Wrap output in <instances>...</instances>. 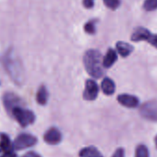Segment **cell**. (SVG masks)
<instances>
[{
  "instance_id": "obj_26",
  "label": "cell",
  "mask_w": 157,
  "mask_h": 157,
  "mask_svg": "<svg viewBox=\"0 0 157 157\" xmlns=\"http://www.w3.org/2000/svg\"><path fill=\"white\" fill-rule=\"evenodd\" d=\"M155 145H156V147H157V136L155 137Z\"/></svg>"
},
{
  "instance_id": "obj_6",
  "label": "cell",
  "mask_w": 157,
  "mask_h": 157,
  "mask_svg": "<svg viewBox=\"0 0 157 157\" xmlns=\"http://www.w3.org/2000/svg\"><path fill=\"white\" fill-rule=\"evenodd\" d=\"M99 93V87L97 83L93 80H87L85 84V90L83 92V98L88 101L95 100Z\"/></svg>"
},
{
  "instance_id": "obj_20",
  "label": "cell",
  "mask_w": 157,
  "mask_h": 157,
  "mask_svg": "<svg viewBox=\"0 0 157 157\" xmlns=\"http://www.w3.org/2000/svg\"><path fill=\"white\" fill-rule=\"evenodd\" d=\"M103 1L110 10H117L120 5V0H103Z\"/></svg>"
},
{
  "instance_id": "obj_10",
  "label": "cell",
  "mask_w": 157,
  "mask_h": 157,
  "mask_svg": "<svg viewBox=\"0 0 157 157\" xmlns=\"http://www.w3.org/2000/svg\"><path fill=\"white\" fill-rule=\"evenodd\" d=\"M151 33L149 30L142 28V27H139L137 28L134 33L131 35V41L133 42H140V41H148V39L151 36Z\"/></svg>"
},
{
  "instance_id": "obj_9",
  "label": "cell",
  "mask_w": 157,
  "mask_h": 157,
  "mask_svg": "<svg viewBox=\"0 0 157 157\" xmlns=\"http://www.w3.org/2000/svg\"><path fill=\"white\" fill-rule=\"evenodd\" d=\"M117 101L123 106L128 108H134L139 105V99L136 96L130 94H120L117 96Z\"/></svg>"
},
{
  "instance_id": "obj_24",
  "label": "cell",
  "mask_w": 157,
  "mask_h": 157,
  "mask_svg": "<svg viewBox=\"0 0 157 157\" xmlns=\"http://www.w3.org/2000/svg\"><path fill=\"white\" fill-rule=\"evenodd\" d=\"M0 157H17V155H16V153H14L12 151H6V152H4Z\"/></svg>"
},
{
  "instance_id": "obj_27",
  "label": "cell",
  "mask_w": 157,
  "mask_h": 157,
  "mask_svg": "<svg viewBox=\"0 0 157 157\" xmlns=\"http://www.w3.org/2000/svg\"><path fill=\"white\" fill-rule=\"evenodd\" d=\"M2 151V150H1V148H0V152H1Z\"/></svg>"
},
{
  "instance_id": "obj_14",
  "label": "cell",
  "mask_w": 157,
  "mask_h": 157,
  "mask_svg": "<svg viewBox=\"0 0 157 157\" xmlns=\"http://www.w3.org/2000/svg\"><path fill=\"white\" fill-rule=\"evenodd\" d=\"M80 157H103V155L97 148L89 146L81 150Z\"/></svg>"
},
{
  "instance_id": "obj_12",
  "label": "cell",
  "mask_w": 157,
  "mask_h": 157,
  "mask_svg": "<svg viewBox=\"0 0 157 157\" xmlns=\"http://www.w3.org/2000/svg\"><path fill=\"white\" fill-rule=\"evenodd\" d=\"M101 87H102V90H103L104 94H106V95H112L115 93V90H116L115 82L109 78H104L103 82H102V84H101Z\"/></svg>"
},
{
  "instance_id": "obj_11",
  "label": "cell",
  "mask_w": 157,
  "mask_h": 157,
  "mask_svg": "<svg viewBox=\"0 0 157 157\" xmlns=\"http://www.w3.org/2000/svg\"><path fill=\"white\" fill-rule=\"evenodd\" d=\"M117 52L114 49H112V48L108 49L106 55L103 58V67H106V68L112 67L115 64V62L117 61Z\"/></svg>"
},
{
  "instance_id": "obj_15",
  "label": "cell",
  "mask_w": 157,
  "mask_h": 157,
  "mask_svg": "<svg viewBox=\"0 0 157 157\" xmlns=\"http://www.w3.org/2000/svg\"><path fill=\"white\" fill-rule=\"evenodd\" d=\"M0 148H1L2 151H4V152L11 151L12 144H11L10 139L5 133L0 134Z\"/></svg>"
},
{
  "instance_id": "obj_16",
  "label": "cell",
  "mask_w": 157,
  "mask_h": 157,
  "mask_svg": "<svg viewBox=\"0 0 157 157\" xmlns=\"http://www.w3.org/2000/svg\"><path fill=\"white\" fill-rule=\"evenodd\" d=\"M48 100V91L45 86H41L36 94V101L41 105H44Z\"/></svg>"
},
{
  "instance_id": "obj_1",
  "label": "cell",
  "mask_w": 157,
  "mask_h": 157,
  "mask_svg": "<svg viewBox=\"0 0 157 157\" xmlns=\"http://www.w3.org/2000/svg\"><path fill=\"white\" fill-rule=\"evenodd\" d=\"M84 67L87 72L94 78H99L104 75V67L102 55L99 51L91 49L88 50L83 57Z\"/></svg>"
},
{
  "instance_id": "obj_2",
  "label": "cell",
  "mask_w": 157,
  "mask_h": 157,
  "mask_svg": "<svg viewBox=\"0 0 157 157\" xmlns=\"http://www.w3.org/2000/svg\"><path fill=\"white\" fill-rule=\"evenodd\" d=\"M5 66L15 82H19L22 81V67L20 61L15 56L8 55L5 58Z\"/></svg>"
},
{
  "instance_id": "obj_4",
  "label": "cell",
  "mask_w": 157,
  "mask_h": 157,
  "mask_svg": "<svg viewBox=\"0 0 157 157\" xmlns=\"http://www.w3.org/2000/svg\"><path fill=\"white\" fill-rule=\"evenodd\" d=\"M36 142H37V139L34 136L31 134L23 133V134H20L16 138V140L12 144V147L15 150H23L35 145Z\"/></svg>"
},
{
  "instance_id": "obj_18",
  "label": "cell",
  "mask_w": 157,
  "mask_h": 157,
  "mask_svg": "<svg viewBox=\"0 0 157 157\" xmlns=\"http://www.w3.org/2000/svg\"><path fill=\"white\" fill-rule=\"evenodd\" d=\"M143 9L146 11H152L157 10V0H145L143 3Z\"/></svg>"
},
{
  "instance_id": "obj_5",
  "label": "cell",
  "mask_w": 157,
  "mask_h": 157,
  "mask_svg": "<svg viewBox=\"0 0 157 157\" xmlns=\"http://www.w3.org/2000/svg\"><path fill=\"white\" fill-rule=\"evenodd\" d=\"M140 113L147 120L157 122V102L150 101L141 105Z\"/></svg>"
},
{
  "instance_id": "obj_23",
  "label": "cell",
  "mask_w": 157,
  "mask_h": 157,
  "mask_svg": "<svg viewBox=\"0 0 157 157\" xmlns=\"http://www.w3.org/2000/svg\"><path fill=\"white\" fill-rule=\"evenodd\" d=\"M94 4V0H83V6L86 9H92Z\"/></svg>"
},
{
  "instance_id": "obj_7",
  "label": "cell",
  "mask_w": 157,
  "mask_h": 157,
  "mask_svg": "<svg viewBox=\"0 0 157 157\" xmlns=\"http://www.w3.org/2000/svg\"><path fill=\"white\" fill-rule=\"evenodd\" d=\"M3 101H4L5 108L7 109L8 113H10V115H11L12 110L14 108L18 107V106H21V99L16 94H14L12 93H7V94H5L4 98H3Z\"/></svg>"
},
{
  "instance_id": "obj_17",
  "label": "cell",
  "mask_w": 157,
  "mask_h": 157,
  "mask_svg": "<svg viewBox=\"0 0 157 157\" xmlns=\"http://www.w3.org/2000/svg\"><path fill=\"white\" fill-rule=\"evenodd\" d=\"M135 157H149V151L145 145H139L135 151Z\"/></svg>"
},
{
  "instance_id": "obj_25",
  "label": "cell",
  "mask_w": 157,
  "mask_h": 157,
  "mask_svg": "<svg viewBox=\"0 0 157 157\" xmlns=\"http://www.w3.org/2000/svg\"><path fill=\"white\" fill-rule=\"evenodd\" d=\"M22 157H41L38 153L34 152V151H29L26 154H24Z\"/></svg>"
},
{
  "instance_id": "obj_21",
  "label": "cell",
  "mask_w": 157,
  "mask_h": 157,
  "mask_svg": "<svg viewBox=\"0 0 157 157\" xmlns=\"http://www.w3.org/2000/svg\"><path fill=\"white\" fill-rule=\"evenodd\" d=\"M148 43L157 48V34H151L150 38L148 39Z\"/></svg>"
},
{
  "instance_id": "obj_22",
  "label": "cell",
  "mask_w": 157,
  "mask_h": 157,
  "mask_svg": "<svg viewBox=\"0 0 157 157\" xmlns=\"http://www.w3.org/2000/svg\"><path fill=\"white\" fill-rule=\"evenodd\" d=\"M112 157H125V151L123 148H118L113 154Z\"/></svg>"
},
{
  "instance_id": "obj_13",
  "label": "cell",
  "mask_w": 157,
  "mask_h": 157,
  "mask_svg": "<svg viewBox=\"0 0 157 157\" xmlns=\"http://www.w3.org/2000/svg\"><path fill=\"white\" fill-rule=\"evenodd\" d=\"M117 50L121 56L126 57L132 53L133 46L125 42H118V43H117Z\"/></svg>"
},
{
  "instance_id": "obj_3",
  "label": "cell",
  "mask_w": 157,
  "mask_h": 157,
  "mask_svg": "<svg viewBox=\"0 0 157 157\" xmlns=\"http://www.w3.org/2000/svg\"><path fill=\"white\" fill-rule=\"evenodd\" d=\"M11 115L15 117V119L21 127H27L28 125L33 124L35 120L34 114L31 110L24 109L21 106L14 108L11 112Z\"/></svg>"
},
{
  "instance_id": "obj_8",
  "label": "cell",
  "mask_w": 157,
  "mask_h": 157,
  "mask_svg": "<svg viewBox=\"0 0 157 157\" xmlns=\"http://www.w3.org/2000/svg\"><path fill=\"white\" fill-rule=\"evenodd\" d=\"M61 139H62L61 132L56 128H49L44 136V141L48 144H51V145L58 144L61 141Z\"/></svg>"
},
{
  "instance_id": "obj_19",
  "label": "cell",
  "mask_w": 157,
  "mask_h": 157,
  "mask_svg": "<svg viewBox=\"0 0 157 157\" xmlns=\"http://www.w3.org/2000/svg\"><path fill=\"white\" fill-rule=\"evenodd\" d=\"M95 23H96V21H88L85 26H84V30L87 33L89 34H94L96 32V28H95Z\"/></svg>"
}]
</instances>
